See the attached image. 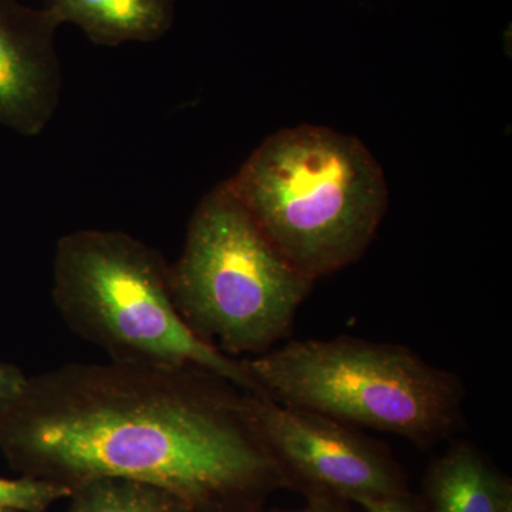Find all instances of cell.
Listing matches in <instances>:
<instances>
[{
	"label": "cell",
	"instance_id": "obj_1",
	"mask_svg": "<svg viewBox=\"0 0 512 512\" xmlns=\"http://www.w3.org/2000/svg\"><path fill=\"white\" fill-rule=\"evenodd\" d=\"M245 390L194 366L69 363L0 402V448L29 477L121 478L192 512H261L288 481L256 436Z\"/></svg>",
	"mask_w": 512,
	"mask_h": 512
},
{
	"label": "cell",
	"instance_id": "obj_2",
	"mask_svg": "<svg viewBox=\"0 0 512 512\" xmlns=\"http://www.w3.org/2000/svg\"><path fill=\"white\" fill-rule=\"evenodd\" d=\"M228 184L279 252L315 282L362 258L389 207L369 148L312 124L266 137Z\"/></svg>",
	"mask_w": 512,
	"mask_h": 512
},
{
	"label": "cell",
	"instance_id": "obj_3",
	"mask_svg": "<svg viewBox=\"0 0 512 512\" xmlns=\"http://www.w3.org/2000/svg\"><path fill=\"white\" fill-rule=\"evenodd\" d=\"M53 302L67 326L110 360L210 370L262 394L244 359L202 340L175 308L168 265L126 232L80 229L59 239Z\"/></svg>",
	"mask_w": 512,
	"mask_h": 512
},
{
	"label": "cell",
	"instance_id": "obj_4",
	"mask_svg": "<svg viewBox=\"0 0 512 512\" xmlns=\"http://www.w3.org/2000/svg\"><path fill=\"white\" fill-rule=\"evenodd\" d=\"M244 360L275 402L414 446L447 439L461 420L460 380L404 346L350 336L291 340Z\"/></svg>",
	"mask_w": 512,
	"mask_h": 512
},
{
	"label": "cell",
	"instance_id": "obj_5",
	"mask_svg": "<svg viewBox=\"0 0 512 512\" xmlns=\"http://www.w3.org/2000/svg\"><path fill=\"white\" fill-rule=\"evenodd\" d=\"M168 285L202 340L252 357L289 335L315 281L279 252L225 181L195 208Z\"/></svg>",
	"mask_w": 512,
	"mask_h": 512
},
{
	"label": "cell",
	"instance_id": "obj_6",
	"mask_svg": "<svg viewBox=\"0 0 512 512\" xmlns=\"http://www.w3.org/2000/svg\"><path fill=\"white\" fill-rule=\"evenodd\" d=\"M245 412L256 436L288 481L306 498L359 503L409 493L392 454L355 427L245 392Z\"/></svg>",
	"mask_w": 512,
	"mask_h": 512
},
{
	"label": "cell",
	"instance_id": "obj_7",
	"mask_svg": "<svg viewBox=\"0 0 512 512\" xmlns=\"http://www.w3.org/2000/svg\"><path fill=\"white\" fill-rule=\"evenodd\" d=\"M59 26L46 9L0 0V124L20 136L42 134L59 106Z\"/></svg>",
	"mask_w": 512,
	"mask_h": 512
},
{
	"label": "cell",
	"instance_id": "obj_8",
	"mask_svg": "<svg viewBox=\"0 0 512 512\" xmlns=\"http://www.w3.org/2000/svg\"><path fill=\"white\" fill-rule=\"evenodd\" d=\"M426 512H512L508 477L467 441H457L430 464L423 480Z\"/></svg>",
	"mask_w": 512,
	"mask_h": 512
},
{
	"label": "cell",
	"instance_id": "obj_9",
	"mask_svg": "<svg viewBox=\"0 0 512 512\" xmlns=\"http://www.w3.org/2000/svg\"><path fill=\"white\" fill-rule=\"evenodd\" d=\"M60 25L72 23L93 43L156 42L174 23L175 0H43Z\"/></svg>",
	"mask_w": 512,
	"mask_h": 512
},
{
	"label": "cell",
	"instance_id": "obj_10",
	"mask_svg": "<svg viewBox=\"0 0 512 512\" xmlns=\"http://www.w3.org/2000/svg\"><path fill=\"white\" fill-rule=\"evenodd\" d=\"M69 512H192L163 488L121 478H100L74 488Z\"/></svg>",
	"mask_w": 512,
	"mask_h": 512
},
{
	"label": "cell",
	"instance_id": "obj_11",
	"mask_svg": "<svg viewBox=\"0 0 512 512\" xmlns=\"http://www.w3.org/2000/svg\"><path fill=\"white\" fill-rule=\"evenodd\" d=\"M72 495L73 488L56 481L29 476L20 480L0 477V510L45 512L56 501Z\"/></svg>",
	"mask_w": 512,
	"mask_h": 512
},
{
	"label": "cell",
	"instance_id": "obj_12",
	"mask_svg": "<svg viewBox=\"0 0 512 512\" xmlns=\"http://www.w3.org/2000/svg\"><path fill=\"white\" fill-rule=\"evenodd\" d=\"M365 512H426L423 503L417 501L412 495H399V497L372 498V500L359 501Z\"/></svg>",
	"mask_w": 512,
	"mask_h": 512
},
{
	"label": "cell",
	"instance_id": "obj_13",
	"mask_svg": "<svg viewBox=\"0 0 512 512\" xmlns=\"http://www.w3.org/2000/svg\"><path fill=\"white\" fill-rule=\"evenodd\" d=\"M28 376L12 365H0V402L12 399L25 386Z\"/></svg>",
	"mask_w": 512,
	"mask_h": 512
},
{
	"label": "cell",
	"instance_id": "obj_14",
	"mask_svg": "<svg viewBox=\"0 0 512 512\" xmlns=\"http://www.w3.org/2000/svg\"><path fill=\"white\" fill-rule=\"evenodd\" d=\"M308 503L299 510H272L261 512H353L348 507V501L336 500V498L311 497L306 498Z\"/></svg>",
	"mask_w": 512,
	"mask_h": 512
},
{
	"label": "cell",
	"instance_id": "obj_15",
	"mask_svg": "<svg viewBox=\"0 0 512 512\" xmlns=\"http://www.w3.org/2000/svg\"><path fill=\"white\" fill-rule=\"evenodd\" d=\"M0 512H13V511H8V510H0Z\"/></svg>",
	"mask_w": 512,
	"mask_h": 512
}]
</instances>
